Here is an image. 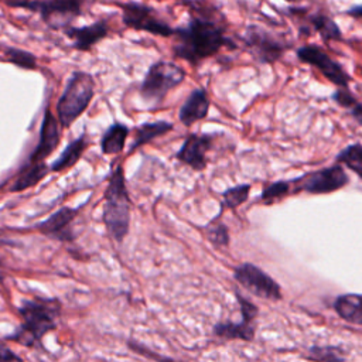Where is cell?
Listing matches in <instances>:
<instances>
[{"mask_svg":"<svg viewBox=\"0 0 362 362\" xmlns=\"http://www.w3.org/2000/svg\"><path fill=\"white\" fill-rule=\"evenodd\" d=\"M235 297L239 303V308H240V314H242V318H246V320H250V321H255L257 314H259V310L257 307L250 303L246 297H243L238 290L235 291Z\"/></svg>","mask_w":362,"mask_h":362,"instance_id":"31","label":"cell"},{"mask_svg":"<svg viewBox=\"0 0 362 362\" xmlns=\"http://www.w3.org/2000/svg\"><path fill=\"white\" fill-rule=\"evenodd\" d=\"M88 144H89V140L86 139L85 134L75 139L74 141H71L65 147V150L61 153L58 160L51 165V171H64V170H68L72 165H75L76 161L83 154V151L86 150Z\"/></svg>","mask_w":362,"mask_h":362,"instance_id":"21","label":"cell"},{"mask_svg":"<svg viewBox=\"0 0 362 362\" xmlns=\"http://www.w3.org/2000/svg\"><path fill=\"white\" fill-rule=\"evenodd\" d=\"M212 332L214 335L223 339L252 341L255 337V327H253V321L242 318V321L239 322H233V321L218 322L214 325Z\"/></svg>","mask_w":362,"mask_h":362,"instance_id":"18","label":"cell"},{"mask_svg":"<svg viewBox=\"0 0 362 362\" xmlns=\"http://www.w3.org/2000/svg\"><path fill=\"white\" fill-rule=\"evenodd\" d=\"M297 58L301 62H305L311 66H315L329 82L339 88H348L351 82V76L348 72L342 68L341 64H338L335 59H332L322 48L314 44L303 45L297 49Z\"/></svg>","mask_w":362,"mask_h":362,"instance_id":"11","label":"cell"},{"mask_svg":"<svg viewBox=\"0 0 362 362\" xmlns=\"http://www.w3.org/2000/svg\"><path fill=\"white\" fill-rule=\"evenodd\" d=\"M249 192H250L249 184H240V185L228 188L222 194V208H229V209L238 208L249 198Z\"/></svg>","mask_w":362,"mask_h":362,"instance_id":"27","label":"cell"},{"mask_svg":"<svg viewBox=\"0 0 362 362\" xmlns=\"http://www.w3.org/2000/svg\"><path fill=\"white\" fill-rule=\"evenodd\" d=\"M173 129V124L168 122H148V123H143L141 126H139L136 129V136H134V141L132 143L130 151L136 150L137 147L151 141L153 139L165 134L167 132H170Z\"/></svg>","mask_w":362,"mask_h":362,"instance_id":"23","label":"cell"},{"mask_svg":"<svg viewBox=\"0 0 362 362\" xmlns=\"http://www.w3.org/2000/svg\"><path fill=\"white\" fill-rule=\"evenodd\" d=\"M305 18L310 27H313V30L318 33L324 41H339L342 38V33L338 24L327 14L313 13V14H305Z\"/></svg>","mask_w":362,"mask_h":362,"instance_id":"20","label":"cell"},{"mask_svg":"<svg viewBox=\"0 0 362 362\" xmlns=\"http://www.w3.org/2000/svg\"><path fill=\"white\" fill-rule=\"evenodd\" d=\"M129 134V127L122 123L112 124L102 136L100 148L103 154H117L123 150Z\"/></svg>","mask_w":362,"mask_h":362,"instance_id":"22","label":"cell"},{"mask_svg":"<svg viewBox=\"0 0 362 362\" xmlns=\"http://www.w3.org/2000/svg\"><path fill=\"white\" fill-rule=\"evenodd\" d=\"M103 222L107 232L116 242H122L130 225V198L124 182L123 167L120 164L112 171L105 192Z\"/></svg>","mask_w":362,"mask_h":362,"instance_id":"3","label":"cell"},{"mask_svg":"<svg viewBox=\"0 0 362 362\" xmlns=\"http://www.w3.org/2000/svg\"><path fill=\"white\" fill-rule=\"evenodd\" d=\"M332 99L341 106L351 112V116L356 120L358 124L362 126V103L348 90V88H339L334 95Z\"/></svg>","mask_w":362,"mask_h":362,"instance_id":"24","label":"cell"},{"mask_svg":"<svg viewBox=\"0 0 362 362\" xmlns=\"http://www.w3.org/2000/svg\"><path fill=\"white\" fill-rule=\"evenodd\" d=\"M286 1H290V3H297V1H301V0H286Z\"/></svg>","mask_w":362,"mask_h":362,"instance_id":"34","label":"cell"},{"mask_svg":"<svg viewBox=\"0 0 362 362\" xmlns=\"http://www.w3.org/2000/svg\"><path fill=\"white\" fill-rule=\"evenodd\" d=\"M349 178L341 164L321 168L308 173L294 181V191H304L308 194H328L341 189L348 184Z\"/></svg>","mask_w":362,"mask_h":362,"instance_id":"9","label":"cell"},{"mask_svg":"<svg viewBox=\"0 0 362 362\" xmlns=\"http://www.w3.org/2000/svg\"><path fill=\"white\" fill-rule=\"evenodd\" d=\"M59 143V127L57 124V119L54 117L49 106L44 110V117L41 123L40 130V139L37 143V147L31 153L27 161L40 163L44 161L58 146Z\"/></svg>","mask_w":362,"mask_h":362,"instance_id":"14","label":"cell"},{"mask_svg":"<svg viewBox=\"0 0 362 362\" xmlns=\"http://www.w3.org/2000/svg\"><path fill=\"white\" fill-rule=\"evenodd\" d=\"M47 173H48V168H47L45 161H40V163L27 161L21 167V170H20V173H18V175H17V178H16V181L11 185L10 189L13 192L27 189V188L35 185L38 181H41L47 175Z\"/></svg>","mask_w":362,"mask_h":362,"instance_id":"19","label":"cell"},{"mask_svg":"<svg viewBox=\"0 0 362 362\" xmlns=\"http://www.w3.org/2000/svg\"><path fill=\"white\" fill-rule=\"evenodd\" d=\"M235 280L252 294L277 301L281 300V288L280 286L260 267L252 263H242L233 270Z\"/></svg>","mask_w":362,"mask_h":362,"instance_id":"10","label":"cell"},{"mask_svg":"<svg viewBox=\"0 0 362 362\" xmlns=\"http://www.w3.org/2000/svg\"><path fill=\"white\" fill-rule=\"evenodd\" d=\"M6 4L13 8L35 11L48 27L64 30L82 14L85 0H6Z\"/></svg>","mask_w":362,"mask_h":362,"instance_id":"5","label":"cell"},{"mask_svg":"<svg viewBox=\"0 0 362 362\" xmlns=\"http://www.w3.org/2000/svg\"><path fill=\"white\" fill-rule=\"evenodd\" d=\"M212 136L191 133L184 140L182 146L175 154V158L191 168L201 171L206 167V153L211 148Z\"/></svg>","mask_w":362,"mask_h":362,"instance_id":"12","label":"cell"},{"mask_svg":"<svg viewBox=\"0 0 362 362\" xmlns=\"http://www.w3.org/2000/svg\"><path fill=\"white\" fill-rule=\"evenodd\" d=\"M209 110V100L204 89H194L182 103L178 117L184 126H191L198 120L206 117Z\"/></svg>","mask_w":362,"mask_h":362,"instance_id":"16","label":"cell"},{"mask_svg":"<svg viewBox=\"0 0 362 362\" xmlns=\"http://www.w3.org/2000/svg\"><path fill=\"white\" fill-rule=\"evenodd\" d=\"M21 324L8 335L25 346H35L41 342L42 337L57 327V320L61 314V303L57 298H33L24 300L18 307Z\"/></svg>","mask_w":362,"mask_h":362,"instance_id":"2","label":"cell"},{"mask_svg":"<svg viewBox=\"0 0 362 362\" xmlns=\"http://www.w3.org/2000/svg\"><path fill=\"white\" fill-rule=\"evenodd\" d=\"M4 58L23 69H35L37 68V58L34 54L21 49V48H16V47H7L4 49Z\"/></svg>","mask_w":362,"mask_h":362,"instance_id":"26","label":"cell"},{"mask_svg":"<svg viewBox=\"0 0 362 362\" xmlns=\"http://www.w3.org/2000/svg\"><path fill=\"white\" fill-rule=\"evenodd\" d=\"M4 1H6V0H4Z\"/></svg>","mask_w":362,"mask_h":362,"instance_id":"35","label":"cell"},{"mask_svg":"<svg viewBox=\"0 0 362 362\" xmlns=\"http://www.w3.org/2000/svg\"><path fill=\"white\" fill-rule=\"evenodd\" d=\"M335 313L345 321L362 325V294H341L334 301Z\"/></svg>","mask_w":362,"mask_h":362,"instance_id":"17","label":"cell"},{"mask_svg":"<svg viewBox=\"0 0 362 362\" xmlns=\"http://www.w3.org/2000/svg\"><path fill=\"white\" fill-rule=\"evenodd\" d=\"M185 78V71L170 61L154 62L140 86V95L147 102H161L164 96L175 86H178Z\"/></svg>","mask_w":362,"mask_h":362,"instance_id":"6","label":"cell"},{"mask_svg":"<svg viewBox=\"0 0 362 362\" xmlns=\"http://www.w3.org/2000/svg\"><path fill=\"white\" fill-rule=\"evenodd\" d=\"M0 361H20V356L13 354L11 349L7 348L3 341H0Z\"/></svg>","mask_w":362,"mask_h":362,"instance_id":"32","label":"cell"},{"mask_svg":"<svg viewBox=\"0 0 362 362\" xmlns=\"http://www.w3.org/2000/svg\"><path fill=\"white\" fill-rule=\"evenodd\" d=\"M345 14L354 17V18H361L362 17V4L359 6H352L351 8L345 10Z\"/></svg>","mask_w":362,"mask_h":362,"instance_id":"33","label":"cell"},{"mask_svg":"<svg viewBox=\"0 0 362 362\" xmlns=\"http://www.w3.org/2000/svg\"><path fill=\"white\" fill-rule=\"evenodd\" d=\"M116 6L122 10V21L127 28L160 37H173L174 28L160 18L151 6L140 1L116 3Z\"/></svg>","mask_w":362,"mask_h":362,"instance_id":"7","label":"cell"},{"mask_svg":"<svg viewBox=\"0 0 362 362\" xmlns=\"http://www.w3.org/2000/svg\"><path fill=\"white\" fill-rule=\"evenodd\" d=\"M243 44L252 57L262 64L276 62L287 48L281 40L256 24H250L245 30Z\"/></svg>","mask_w":362,"mask_h":362,"instance_id":"8","label":"cell"},{"mask_svg":"<svg viewBox=\"0 0 362 362\" xmlns=\"http://www.w3.org/2000/svg\"><path fill=\"white\" fill-rule=\"evenodd\" d=\"M76 214H78V209L64 206V208L55 211L54 214H51L41 223H38V229L44 235H47L52 239L72 240L74 233H72V229H71V223L75 219Z\"/></svg>","mask_w":362,"mask_h":362,"instance_id":"15","label":"cell"},{"mask_svg":"<svg viewBox=\"0 0 362 362\" xmlns=\"http://www.w3.org/2000/svg\"><path fill=\"white\" fill-rule=\"evenodd\" d=\"M337 161L345 164L354 173H356L362 178V144L354 143L344 148L338 156Z\"/></svg>","mask_w":362,"mask_h":362,"instance_id":"25","label":"cell"},{"mask_svg":"<svg viewBox=\"0 0 362 362\" xmlns=\"http://www.w3.org/2000/svg\"><path fill=\"white\" fill-rule=\"evenodd\" d=\"M288 189H290V184L287 181H277V182H273L269 187H266L260 197H262L263 201L272 202L277 198H281V197L287 195Z\"/></svg>","mask_w":362,"mask_h":362,"instance_id":"30","label":"cell"},{"mask_svg":"<svg viewBox=\"0 0 362 362\" xmlns=\"http://www.w3.org/2000/svg\"><path fill=\"white\" fill-rule=\"evenodd\" d=\"M189 6L194 14L182 27L174 28L173 55L192 65L215 55L222 47L235 48V44L225 35V30L219 23V17H211L204 13V6L192 1Z\"/></svg>","mask_w":362,"mask_h":362,"instance_id":"1","label":"cell"},{"mask_svg":"<svg viewBox=\"0 0 362 362\" xmlns=\"http://www.w3.org/2000/svg\"><path fill=\"white\" fill-rule=\"evenodd\" d=\"M62 31L72 41V48L78 51H89L109 34V24L106 20H96L81 27L68 25Z\"/></svg>","mask_w":362,"mask_h":362,"instance_id":"13","label":"cell"},{"mask_svg":"<svg viewBox=\"0 0 362 362\" xmlns=\"http://www.w3.org/2000/svg\"><path fill=\"white\" fill-rule=\"evenodd\" d=\"M206 236L212 245L216 247L228 246L229 245V232L223 223L211 225L206 228Z\"/></svg>","mask_w":362,"mask_h":362,"instance_id":"29","label":"cell"},{"mask_svg":"<svg viewBox=\"0 0 362 362\" xmlns=\"http://www.w3.org/2000/svg\"><path fill=\"white\" fill-rule=\"evenodd\" d=\"M313 361H344L345 356L339 354V349L332 346H313L307 356Z\"/></svg>","mask_w":362,"mask_h":362,"instance_id":"28","label":"cell"},{"mask_svg":"<svg viewBox=\"0 0 362 362\" xmlns=\"http://www.w3.org/2000/svg\"><path fill=\"white\" fill-rule=\"evenodd\" d=\"M95 93V81L92 75L74 72L57 103V115L62 127H69L89 106Z\"/></svg>","mask_w":362,"mask_h":362,"instance_id":"4","label":"cell"}]
</instances>
